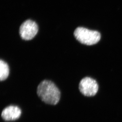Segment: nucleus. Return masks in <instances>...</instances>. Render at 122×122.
<instances>
[{
  "label": "nucleus",
  "instance_id": "423d86ee",
  "mask_svg": "<svg viewBox=\"0 0 122 122\" xmlns=\"http://www.w3.org/2000/svg\"><path fill=\"white\" fill-rule=\"evenodd\" d=\"M9 74V68L5 62L0 60V80L4 81L8 77Z\"/></svg>",
  "mask_w": 122,
  "mask_h": 122
},
{
  "label": "nucleus",
  "instance_id": "20e7f679",
  "mask_svg": "<svg viewBox=\"0 0 122 122\" xmlns=\"http://www.w3.org/2000/svg\"><path fill=\"white\" fill-rule=\"evenodd\" d=\"M38 30V26L36 22L31 20H27L20 27V35L23 39L29 41L36 36Z\"/></svg>",
  "mask_w": 122,
  "mask_h": 122
},
{
  "label": "nucleus",
  "instance_id": "39448f33",
  "mask_svg": "<svg viewBox=\"0 0 122 122\" xmlns=\"http://www.w3.org/2000/svg\"><path fill=\"white\" fill-rule=\"evenodd\" d=\"M21 114V109L17 106H10L5 107L1 113V117L5 121H13L19 119Z\"/></svg>",
  "mask_w": 122,
  "mask_h": 122
},
{
  "label": "nucleus",
  "instance_id": "f257e3e1",
  "mask_svg": "<svg viewBox=\"0 0 122 122\" xmlns=\"http://www.w3.org/2000/svg\"><path fill=\"white\" fill-rule=\"evenodd\" d=\"M37 94L43 102L55 105L60 100L61 92L54 83L44 80L40 83L37 88Z\"/></svg>",
  "mask_w": 122,
  "mask_h": 122
},
{
  "label": "nucleus",
  "instance_id": "7ed1b4c3",
  "mask_svg": "<svg viewBox=\"0 0 122 122\" xmlns=\"http://www.w3.org/2000/svg\"><path fill=\"white\" fill-rule=\"evenodd\" d=\"M80 92L86 97H93L95 95L98 90V83L94 79L86 77L82 79L79 83Z\"/></svg>",
  "mask_w": 122,
  "mask_h": 122
},
{
  "label": "nucleus",
  "instance_id": "f03ea898",
  "mask_svg": "<svg viewBox=\"0 0 122 122\" xmlns=\"http://www.w3.org/2000/svg\"><path fill=\"white\" fill-rule=\"evenodd\" d=\"M74 35L81 44L88 46L96 44L100 40L101 35L98 32L79 27L75 30Z\"/></svg>",
  "mask_w": 122,
  "mask_h": 122
}]
</instances>
